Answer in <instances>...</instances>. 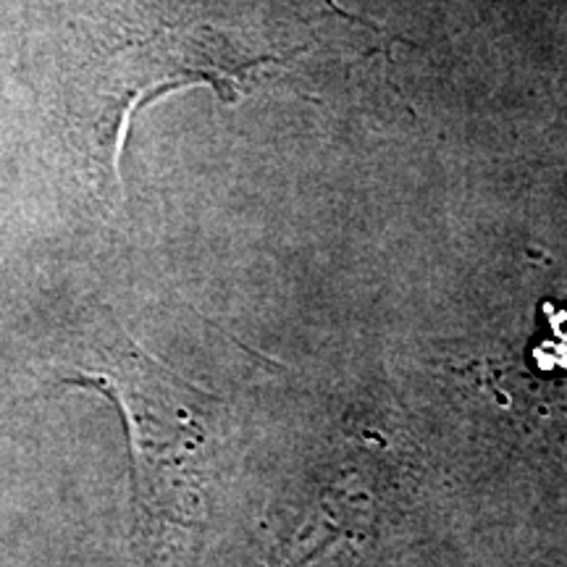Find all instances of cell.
I'll use <instances>...</instances> for the list:
<instances>
[{"instance_id":"cell-1","label":"cell","mask_w":567,"mask_h":567,"mask_svg":"<svg viewBox=\"0 0 567 567\" xmlns=\"http://www.w3.org/2000/svg\"><path fill=\"white\" fill-rule=\"evenodd\" d=\"M113 334L95 347L97 363L76 365L63 384L95 389L124 413L132 450V494L137 526L153 534L161 523L189 526L197 513L193 457L203 444L193 386L168 373L111 326Z\"/></svg>"}]
</instances>
